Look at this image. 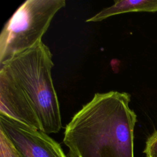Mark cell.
I'll use <instances>...</instances> for the list:
<instances>
[{
  "label": "cell",
  "instance_id": "6da1fadb",
  "mask_svg": "<svg viewBox=\"0 0 157 157\" xmlns=\"http://www.w3.org/2000/svg\"><path fill=\"white\" fill-rule=\"evenodd\" d=\"M130 101L126 92L96 93L66 126L69 157H134L137 115Z\"/></svg>",
  "mask_w": 157,
  "mask_h": 157
},
{
  "label": "cell",
  "instance_id": "7a4b0ae2",
  "mask_svg": "<svg viewBox=\"0 0 157 157\" xmlns=\"http://www.w3.org/2000/svg\"><path fill=\"white\" fill-rule=\"evenodd\" d=\"M52 53L41 41L0 64L7 78L40 131L57 133L62 128L59 101L52 77Z\"/></svg>",
  "mask_w": 157,
  "mask_h": 157
},
{
  "label": "cell",
  "instance_id": "3957f363",
  "mask_svg": "<svg viewBox=\"0 0 157 157\" xmlns=\"http://www.w3.org/2000/svg\"><path fill=\"white\" fill-rule=\"evenodd\" d=\"M65 0H26L0 34V64L37 45Z\"/></svg>",
  "mask_w": 157,
  "mask_h": 157
},
{
  "label": "cell",
  "instance_id": "277c9868",
  "mask_svg": "<svg viewBox=\"0 0 157 157\" xmlns=\"http://www.w3.org/2000/svg\"><path fill=\"white\" fill-rule=\"evenodd\" d=\"M0 130L22 157H66L60 145L47 134L1 113Z\"/></svg>",
  "mask_w": 157,
  "mask_h": 157
},
{
  "label": "cell",
  "instance_id": "5b68a950",
  "mask_svg": "<svg viewBox=\"0 0 157 157\" xmlns=\"http://www.w3.org/2000/svg\"><path fill=\"white\" fill-rule=\"evenodd\" d=\"M134 12H157V0H115L113 5L102 9L86 22L101 21L115 15Z\"/></svg>",
  "mask_w": 157,
  "mask_h": 157
},
{
  "label": "cell",
  "instance_id": "8992f818",
  "mask_svg": "<svg viewBox=\"0 0 157 157\" xmlns=\"http://www.w3.org/2000/svg\"><path fill=\"white\" fill-rule=\"evenodd\" d=\"M0 157H22L20 152L0 130Z\"/></svg>",
  "mask_w": 157,
  "mask_h": 157
},
{
  "label": "cell",
  "instance_id": "52a82bcc",
  "mask_svg": "<svg viewBox=\"0 0 157 157\" xmlns=\"http://www.w3.org/2000/svg\"><path fill=\"white\" fill-rule=\"evenodd\" d=\"M144 153L146 157H157V130L147 139Z\"/></svg>",
  "mask_w": 157,
  "mask_h": 157
}]
</instances>
